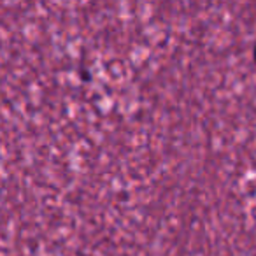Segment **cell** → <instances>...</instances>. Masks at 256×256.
I'll list each match as a JSON object with an SVG mask.
<instances>
[{
    "mask_svg": "<svg viewBox=\"0 0 256 256\" xmlns=\"http://www.w3.org/2000/svg\"><path fill=\"white\" fill-rule=\"evenodd\" d=\"M254 62H256V46H254Z\"/></svg>",
    "mask_w": 256,
    "mask_h": 256,
    "instance_id": "6da1fadb",
    "label": "cell"
}]
</instances>
